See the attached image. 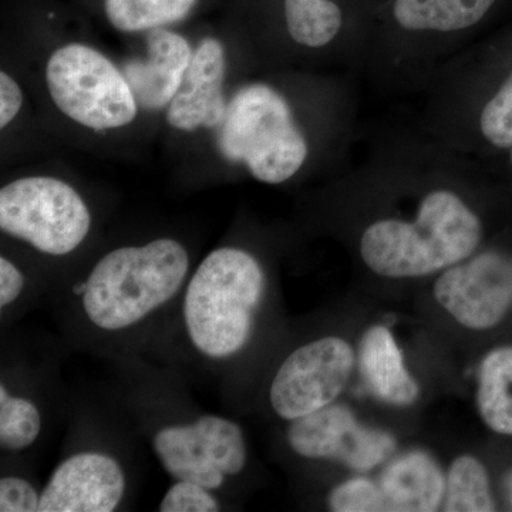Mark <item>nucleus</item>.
<instances>
[{
  "label": "nucleus",
  "instance_id": "nucleus-2",
  "mask_svg": "<svg viewBox=\"0 0 512 512\" xmlns=\"http://www.w3.org/2000/svg\"><path fill=\"white\" fill-rule=\"evenodd\" d=\"M190 256L171 238L141 247L113 249L74 289L82 295L84 315L97 329L119 332L163 308L183 288Z\"/></svg>",
  "mask_w": 512,
  "mask_h": 512
},
{
  "label": "nucleus",
  "instance_id": "nucleus-8",
  "mask_svg": "<svg viewBox=\"0 0 512 512\" xmlns=\"http://www.w3.org/2000/svg\"><path fill=\"white\" fill-rule=\"evenodd\" d=\"M286 439L298 456L339 461L359 471L372 470L396 450L389 433L367 429L348 407L333 404L292 420Z\"/></svg>",
  "mask_w": 512,
  "mask_h": 512
},
{
  "label": "nucleus",
  "instance_id": "nucleus-5",
  "mask_svg": "<svg viewBox=\"0 0 512 512\" xmlns=\"http://www.w3.org/2000/svg\"><path fill=\"white\" fill-rule=\"evenodd\" d=\"M46 82L57 109L84 127L113 130L137 117L126 76L93 47L70 43L57 49L47 62Z\"/></svg>",
  "mask_w": 512,
  "mask_h": 512
},
{
  "label": "nucleus",
  "instance_id": "nucleus-12",
  "mask_svg": "<svg viewBox=\"0 0 512 512\" xmlns=\"http://www.w3.org/2000/svg\"><path fill=\"white\" fill-rule=\"evenodd\" d=\"M147 59L124 67L138 106L160 110L170 106L184 82L192 60L187 40L171 30L157 28L147 37Z\"/></svg>",
  "mask_w": 512,
  "mask_h": 512
},
{
  "label": "nucleus",
  "instance_id": "nucleus-1",
  "mask_svg": "<svg viewBox=\"0 0 512 512\" xmlns=\"http://www.w3.org/2000/svg\"><path fill=\"white\" fill-rule=\"evenodd\" d=\"M483 225L466 201L451 190L421 200L413 221L373 222L360 239V255L384 278H420L460 264L476 252Z\"/></svg>",
  "mask_w": 512,
  "mask_h": 512
},
{
  "label": "nucleus",
  "instance_id": "nucleus-21",
  "mask_svg": "<svg viewBox=\"0 0 512 512\" xmlns=\"http://www.w3.org/2000/svg\"><path fill=\"white\" fill-rule=\"evenodd\" d=\"M208 457L225 476H237L247 464V444L241 427L224 417L202 416L195 420Z\"/></svg>",
  "mask_w": 512,
  "mask_h": 512
},
{
  "label": "nucleus",
  "instance_id": "nucleus-27",
  "mask_svg": "<svg viewBox=\"0 0 512 512\" xmlns=\"http://www.w3.org/2000/svg\"><path fill=\"white\" fill-rule=\"evenodd\" d=\"M22 103L23 94L19 84L8 73H0V127L5 128L15 120Z\"/></svg>",
  "mask_w": 512,
  "mask_h": 512
},
{
  "label": "nucleus",
  "instance_id": "nucleus-11",
  "mask_svg": "<svg viewBox=\"0 0 512 512\" xmlns=\"http://www.w3.org/2000/svg\"><path fill=\"white\" fill-rule=\"evenodd\" d=\"M224 77V46L217 39L202 40L180 90L168 106V124L181 131L220 126L228 109L222 92Z\"/></svg>",
  "mask_w": 512,
  "mask_h": 512
},
{
  "label": "nucleus",
  "instance_id": "nucleus-19",
  "mask_svg": "<svg viewBox=\"0 0 512 512\" xmlns=\"http://www.w3.org/2000/svg\"><path fill=\"white\" fill-rule=\"evenodd\" d=\"M443 510L447 512L495 511L490 478L477 458L461 456L451 464L446 478Z\"/></svg>",
  "mask_w": 512,
  "mask_h": 512
},
{
  "label": "nucleus",
  "instance_id": "nucleus-10",
  "mask_svg": "<svg viewBox=\"0 0 512 512\" xmlns=\"http://www.w3.org/2000/svg\"><path fill=\"white\" fill-rule=\"evenodd\" d=\"M126 476L113 457L73 454L53 471L40 493L39 512H111L126 493Z\"/></svg>",
  "mask_w": 512,
  "mask_h": 512
},
{
  "label": "nucleus",
  "instance_id": "nucleus-9",
  "mask_svg": "<svg viewBox=\"0 0 512 512\" xmlns=\"http://www.w3.org/2000/svg\"><path fill=\"white\" fill-rule=\"evenodd\" d=\"M437 302L464 328H494L512 308V256L487 252L446 269Z\"/></svg>",
  "mask_w": 512,
  "mask_h": 512
},
{
  "label": "nucleus",
  "instance_id": "nucleus-14",
  "mask_svg": "<svg viewBox=\"0 0 512 512\" xmlns=\"http://www.w3.org/2000/svg\"><path fill=\"white\" fill-rule=\"evenodd\" d=\"M360 369L377 397L393 406H410L419 399V384L404 366L402 350L392 332L373 326L360 343Z\"/></svg>",
  "mask_w": 512,
  "mask_h": 512
},
{
  "label": "nucleus",
  "instance_id": "nucleus-28",
  "mask_svg": "<svg viewBox=\"0 0 512 512\" xmlns=\"http://www.w3.org/2000/svg\"><path fill=\"white\" fill-rule=\"evenodd\" d=\"M25 288V276L8 258H0V306L12 305Z\"/></svg>",
  "mask_w": 512,
  "mask_h": 512
},
{
  "label": "nucleus",
  "instance_id": "nucleus-25",
  "mask_svg": "<svg viewBox=\"0 0 512 512\" xmlns=\"http://www.w3.org/2000/svg\"><path fill=\"white\" fill-rule=\"evenodd\" d=\"M163 512H215L220 511V503L211 490L192 481L175 480L168 488L160 508Z\"/></svg>",
  "mask_w": 512,
  "mask_h": 512
},
{
  "label": "nucleus",
  "instance_id": "nucleus-13",
  "mask_svg": "<svg viewBox=\"0 0 512 512\" xmlns=\"http://www.w3.org/2000/svg\"><path fill=\"white\" fill-rule=\"evenodd\" d=\"M379 488L387 511L433 512L443 504L446 478L429 454L412 451L387 464Z\"/></svg>",
  "mask_w": 512,
  "mask_h": 512
},
{
  "label": "nucleus",
  "instance_id": "nucleus-20",
  "mask_svg": "<svg viewBox=\"0 0 512 512\" xmlns=\"http://www.w3.org/2000/svg\"><path fill=\"white\" fill-rule=\"evenodd\" d=\"M197 0H106L107 19L121 32H141L184 19Z\"/></svg>",
  "mask_w": 512,
  "mask_h": 512
},
{
  "label": "nucleus",
  "instance_id": "nucleus-16",
  "mask_svg": "<svg viewBox=\"0 0 512 512\" xmlns=\"http://www.w3.org/2000/svg\"><path fill=\"white\" fill-rule=\"evenodd\" d=\"M497 0H393L394 22L413 33L463 32L485 18Z\"/></svg>",
  "mask_w": 512,
  "mask_h": 512
},
{
  "label": "nucleus",
  "instance_id": "nucleus-17",
  "mask_svg": "<svg viewBox=\"0 0 512 512\" xmlns=\"http://www.w3.org/2000/svg\"><path fill=\"white\" fill-rule=\"evenodd\" d=\"M477 406L491 430L512 436V346L495 349L484 357L478 376Z\"/></svg>",
  "mask_w": 512,
  "mask_h": 512
},
{
  "label": "nucleus",
  "instance_id": "nucleus-3",
  "mask_svg": "<svg viewBox=\"0 0 512 512\" xmlns=\"http://www.w3.org/2000/svg\"><path fill=\"white\" fill-rule=\"evenodd\" d=\"M264 291V271L249 252L224 247L205 256L184 296V323L192 346L215 360L241 352L251 339Z\"/></svg>",
  "mask_w": 512,
  "mask_h": 512
},
{
  "label": "nucleus",
  "instance_id": "nucleus-22",
  "mask_svg": "<svg viewBox=\"0 0 512 512\" xmlns=\"http://www.w3.org/2000/svg\"><path fill=\"white\" fill-rule=\"evenodd\" d=\"M42 430L39 409L23 397L12 396L5 384L0 386V446L3 450L22 451L32 446Z\"/></svg>",
  "mask_w": 512,
  "mask_h": 512
},
{
  "label": "nucleus",
  "instance_id": "nucleus-15",
  "mask_svg": "<svg viewBox=\"0 0 512 512\" xmlns=\"http://www.w3.org/2000/svg\"><path fill=\"white\" fill-rule=\"evenodd\" d=\"M153 448L161 466L175 480L192 481L211 491L225 483L227 476L212 464L195 421L158 430Z\"/></svg>",
  "mask_w": 512,
  "mask_h": 512
},
{
  "label": "nucleus",
  "instance_id": "nucleus-18",
  "mask_svg": "<svg viewBox=\"0 0 512 512\" xmlns=\"http://www.w3.org/2000/svg\"><path fill=\"white\" fill-rule=\"evenodd\" d=\"M285 20L293 42L309 49L329 46L343 28L335 0H285Z\"/></svg>",
  "mask_w": 512,
  "mask_h": 512
},
{
  "label": "nucleus",
  "instance_id": "nucleus-26",
  "mask_svg": "<svg viewBox=\"0 0 512 512\" xmlns=\"http://www.w3.org/2000/svg\"><path fill=\"white\" fill-rule=\"evenodd\" d=\"M40 494L29 481L20 477H3L0 480V511H39Z\"/></svg>",
  "mask_w": 512,
  "mask_h": 512
},
{
  "label": "nucleus",
  "instance_id": "nucleus-24",
  "mask_svg": "<svg viewBox=\"0 0 512 512\" xmlns=\"http://www.w3.org/2000/svg\"><path fill=\"white\" fill-rule=\"evenodd\" d=\"M330 510L336 512L387 511L379 484L366 478H353L338 485L329 495Z\"/></svg>",
  "mask_w": 512,
  "mask_h": 512
},
{
  "label": "nucleus",
  "instance_id": "nucleus-23",
  "mask_svg": "<svg viewBox=\"0 0 512 512\" xmlns=\"http://www.w3.org/2000/svg\"><path fill=\"white\" fill-rule=\"evenodd\" d=\"M480 131L491 146L512 147V72L481 110Z\"/></svg>",
  "mask_w": 512,
  "mask_h": 512
},
{
  "label": "nucleus",
  "instance_id": "nucleus-4",
  "mask_svg": "<svg viewBox=\"0 0 512 512\" xmlns=\"http://www.w3.org/2000/svg\"><path fill=\"white\" fill-rule=\"evenodd\" d=\"M220 148L228 160L247 165L256 180L272 185L291 180L309 154L288 101L262 83L239 90L228 104Z\"/></svg>",
  "mask_w": 512,
  "mask_h": 512
},
{
  "label": "nucleus",
  "instance_id": "nucleus-6",
  "mask_svg": "<svg viewBox=\"0 0 512 512\" xmlns=\"http://www.w3.org/2000/svg\"><path fill=\"white\" fill-rule=\"evenodd\" d=\"M0 228L43 254L63 256L83 244L92 214L72 185L35 175L0 190Z\"/></svg>",
  "mask_w": 512,
  "mask_h": 512
},
{
  "label": "nucleus",
  "instance_id": "nucleus-7",
  "mask_svg": "<svg viewBox=\"0 0 512 512\" xmlns=\"http://www.w3.org/2000/svg\"><path fill=\"white\" fill-rule=\"evenodd\" d=\"M355 365L348 342L335 336L313 340L286 357L269 390L281 419L292 421L318 412L338 399Z\"/></svg>",
  "mask_w": 512,
  "mask_h": 512
},
{
  "label": "nucleus",
  "instance_id": "nucleus-29",
  "mask_svg": "<svg viewBox=\"0 0 512 512\" xmlns=\"http://www.w3.org/2000/svg\"><path fill=\"white\" fill-rule=\"evenodd\" d=\"M510 158H511V164H512V147H511V156H510Z\"/></svg>",
  "mask_w": 512,
  "mask_h": 512
}]
</instances>
